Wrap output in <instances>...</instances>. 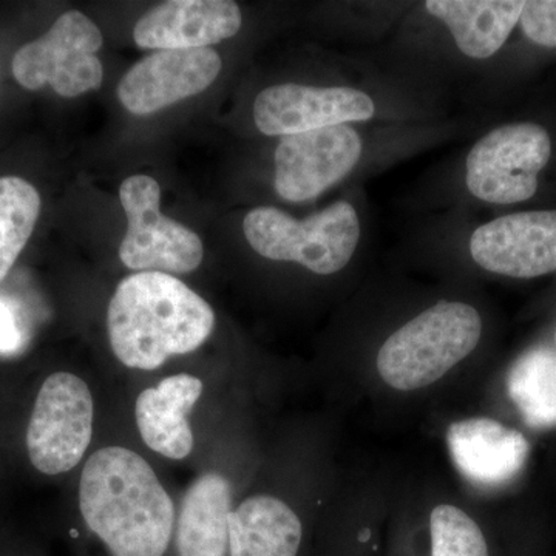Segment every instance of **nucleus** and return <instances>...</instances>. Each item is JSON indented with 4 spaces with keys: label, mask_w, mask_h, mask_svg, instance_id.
<instances>
[{
    "label": "nucleus",
    "mask_w": 556,
    "mask_h": 556,
    "mask_svg": "<svg viewBox=\"0 0 556 556\" xmlns=\"http://www.w3.org/2000/svg\"><path fill=\"white\" fill-rule=\"evenodd\" d=\"M79 508L110 556H166L177 514L144 457L129 448L105 447L86 463Z\"/></svg>",
    "instance_id": "obj_1"
},
{
    "label": "nucleus",
    "mask_w": 556,
    "mask_h": 556,
    "mask_svg": "<svg viewBox=\"0 0 556 556\" xmlns=\"http://www.w3.org/2000/svg\"><path fill=\"white\" fill-rule=\"evenodd\" d=\"M215 327L211 305L177 277L138 273L123 278L109 303L113 354L127 368H160L199 350Z\"/></svg>",
    "instance_id": "obj_2"
},
{
    "label": "nucleus",
    "mask_w": 556,
    "mask_h": 556,
    "mask_svg": "<svg viewBox=\"0 0 556 556\" xmlns=\"http://www.w3.org/2000/svg\"><path fill=\"white\" fill-rule=\"evenodd\" d=\"M481 338L482 317L475 306L441 300L388 336L376 371L391 390H426L466 361Z\"/></svg>",
    "instance_id": "obj_3"
},
{
    "label": "nucleus",
    "mask_w": 556,
    "mask_h": 556,
    "mask_svg": "<svg viewBox=\"0 0 556 556\" xmlns=\"http://www.w3.org/2000/svg\"><path fill=\"white\" fill-rule=\"evenodd\" d=\"M243 229L248 243L262 257L299 263L317 276L345 269L361 240V219L346 201L305 219L277 207H255L244 217Z\"/></svg>",
    "instance_id": "obj_4"
},
{
    "label": "nucleus",
    "mask_w": 556,
    "mask_h": 556,
    "mask_svg": "<svg viewBox=\"0 0 556 556\" xmlns=\"http://www.w3.org/2000/svg\"><path fill=\"white\" fill-rule=\"evenodd\" d=\"M100 28L80 11L62 14L42 38L22 47L13 58L14 78L28 90L51 89L62 98L98 90L104 78Z\"/></svg>",
    "instance_id": "obj_5"
},
{
    "label": "nucleus",
    "mask_w": 556,
    "mask_h": 556,
    "mask_svg": "<svg viewBox=\"0 0 556 556\" xmlns=\"http://www.w3.org/2000/svg\"><path fill=\"white\" fill-rule=\"evenodd\" d=\"M551 156V135L540 124L497 127L479 139L468 153L467 188L485 203H522L535 195L538 175Z\"/></svg>",
    "instance_id": "obj_6"
},
{
    "label": "nucleus",
    "mask_w": 556,
    "mask_h": 556,
    "mask_svg": "<svg viewBox=\"0 0 556 556\" xmlns=\"http://www.w3.org/2000/svg\"><path fill=\"white\" fill-rule=\"evenodd\" d=\"M119 200L129 229L119 258L139 273L189 274L203 262V241L193 230L161 214V188L148 175H135L121 185Z\"/></svg>",
    "instance_id": "obj_7"
},
{
    "label": "nucleus",
    "mask_w": 556,
    "mask_h": 556,
    "mask_svg": "<svg viewBox=\"0 0 556 556\" xmlns=\"http://www.w3.org/2000/svg\"><path fill=\"white\" fill-rule=\"evenodd\" d=\"M94 404L78 376L54 372L43 380L27 428L33 467L47 477L78 466L93 437Z\"/></svg>",
    "instance_id": "obj_8"
},
{
    "label": "nucleus",
    "mask_w": 556,
    "mask_h": 556,
    "mask_svg": "<svg viewBox=\"0 0 556 556\" xmlns=\"http://www.w3.org/2000/svg\"><path fill=\"white\" fill-rule=\"evenodd\" d=\"M362 150L361 135L350 126L281 138L274 156L278 195L291 203L317 199L351 174Z\"/></svg>",
    "instance_id": "obj_9"
},
{
    "label": "nucleus",
    "mask_w": 556,
    "mask_h": 556,
    "mask_svg": "<svg viewBox=\"0 0 556 556\" xmlns=\"http://www.w3.org/2000/svg\"><path fill=\"white\" fill-rule=\"evenodd\" d=\"M375 113L371 98L351 87L277 84L260 91L254 102L255 126L268 137L348 126L371 119Z\"/></svg>",
    "instance_id": "obj_10"
},
{
    "label": "nucleus",
    "mask_w": 556,
    "mask_h": 556,
    "mask_svg": "<svg viewBox=\"0 0 556 556\" xmlns=\"http://www.w3.org/2000/svg\"><path fill=\"white\" fill-rule=\"evenodd\" d=\"M479 268L510 278H536L556 270V211L504 215L470 237Z\"/></svg>",
    "instance_id": "obj_11"
},
{
    "label": "nucleus",
    "mask_w": 556,
    "mask_h": 556,
    "mask_svg": "<svg viewBox=\"0 0 556 556\" xmlns=\"http://www.w3.org/2000/svg\"><path fill=\"white\" fill-rule=\"evenodd\" d=\"M222 67L212 49L156 50L119 80L118 100L134 115H150L206 90Z\"/></svg>",
    "instance_id": "obj_12"
},
{
    "label": "nucleus",
    "mask_w": 556,
    "mask_h": 556,
    "mask_svg": "<svg viewBox=\"0 0 556 556\" xmlns=\"http://www.w3.org/2000/svg\"><path fill=\"white\" fill-rule=\"evenodd\" d=\"M447 447L457 471L481 486L514 481L530 456V442L522 431L484 416L450 424Z\"/></svg>",
    "instance_id": "obj_13"
},
{
    "label": "nucleus",
    "mask_w": 556,
    "mask_h": 556,
    "mask_svg": "<svg viewBox=\"0 0 556 556\" xmlns=\"http://www.w3.org/2000/svg\"><path fill=\"white\" fill-rule=\"evenodd\" d=\"M241 11L230 0H170L148 11L135 25L141 49H208L240 31Z\"/></svg>",
    "instance_id": "obj_14"
},
{
    "label": "nucleus",
    "mask_w": 556,
    "mask_h": 556,
    "mask_svg": "<svg viewBox=\"0 0 556 556\" xmlns=\"http://www.w3.org/2000/svg\"><path fill=\"white\" fill-rule=\"evenodd\" d=\"M203 393L195 376L177 375L146 388L135 404V419L142 441L153 452L185 459L193 450V433L188 416Z\"/></svg>",
    "instance_id": "obj_15"
},
{
    "label": "nucleus",
    "mask_w": 556,
    "mask_h": 556,
    "mask_svg": "<svg viewBox=\"0 0 556 556\" xmlns=\"http://www.w3.org/2000/svg\"><path fill=\"white\" fill-rule=\"evenodd\" d=\"M232 489L223 475H203L182 497L175 525V555L229 556Z\"/></svg>",
    "instance_id": "obj_16"
},
{
    "label": "nucleus",
    "mask_w": 556,
    "mask_h": 556,
    "mask_svg": "<svg viewBox=\"0 0 556 556\" xmlns=\"http://www.w3.org/2000/svg\"><path fill=\"white\" fill-rule=\"evenodd\" d=\"M300 517L280 497L249 496L229 515V556H298Z\"/></svg>",
    "instance_id": "obj_17"
},
{
    "label": "nucleus",
    "mask_w": 556,
    "mask_h": 556,
    "mask_svg": "<svg viewBox=\"0 0 556 556\" xmlns=\"http://www.w3.org/2000/svg\"><path fill=\"white\" fill-rule=\"evenodd\" d=\"M431 16L447 25L457 49L473 60H486L501 50L517 27L521 0H428Z\"/></svg>",
    "instance_id": "obj_18"
},
{
    "label": "nucleus",
    "mask_w": 556,
    "mask_h": 556,
    "mask_svg": "<svg viewBox=\"0 0 556 556\" xmlns=\"http://www.w3.org/2000/svg\"><path fill=\"white\" fill-rule=\"evenodd\" d=\"M508 394L526 422L536 428L556 426V354L536 348L519 358L508 378Z\"/></svg>",
    "instance_id": "obj_19"
},
{
    "label": "nucleus",
    "mask_w": 556,
    "mask_h": 556,
    "mask_svg": "<svg viewBox=\"0 0 556 556\" xmlns=\"http://www.w3.org/2000/svg\"><path fill=\"white\" fill-rule=\"evenodd\" d=\"M40 212L38 190L17 177L0 178V281L33 236Z\"/></svg>",
    "instance_id": "obj_20"
},
{
    "label": "nucleus",
    "mask_w": 556,
    "mask_h": 556,
    "mask_svg": "<svg viewBox=\"0 0 556 556\" xmlns=\"http://www.w3.org/2000/svg\"><path fill=\"white\" fill-rule=\"evenodd\" d=\"M431 556H490L484 532L455 504L442 503L430 514Z\"/></svg>",
    "instance_id": "obj_21"
},
{
    "label": "nucleus",
    "mask_w": 556,
    "mask_h": 556,
    "mask_svg": "<svg viewBox=\"0 0 556 556\" xmlns=\"http://www.w3.org/2000/svg\"><path fill=\"white\" fill-rule=\"evenodd\" d=\"M519 22L522 31L533 43L556 49V0L525 2Z\"/></svg>",
    "instance_id": "obj_22"
},
{
    "label": "nucleus",
    "mask_w": 556,
    "mask_h": 556,
    "mask_svg": "<svg viewBox=\"0 0 556 556\" xmlns=\"http://www.w3.org/2000/svg\"><path fill=\"white\" fill-rule=\"evenodd\" d=\"M20 345V329L9 306L0 303V353H9Z\"/></svg>",
    "instance_id": "obj_23"
},
{
    "label": "nucleus",
    "mask_w": 556,
    "mask_h": 556,
    "mask_svg": "<svg viewBox=\"0 0 556 556\" xmlns=\"http://www.w3.org/2000/svg\"><path fill=\"white\" fill-rule=\"evenodd\" d=\"M554 338H555V345H556V328H555V336H554Z\"/></svg>",
    "instance_id": "obj_24"
}]
</instances>
